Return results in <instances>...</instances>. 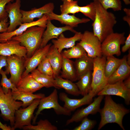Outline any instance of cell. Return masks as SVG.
I'll return each instance as SVG.
<instances>
[{"label":"cell","mask_w":130,"mask_h":130,"mask_svg":"<svg viewBox=\"0 0 130 130\" xmlns=\"http://www.w3.org/2000/svg\"><path fill=\"white\" fill-rule=\"evenodd\" d=\"M61 53L63 57L68 59H78L87 55L84 49L78 43L70 49L62 52Z\"/></svg>","instance_id":"obj_31"},{"label":"cell","mask_w":130,"mask_h":130,"mask_svg":"<svg viewBox=\"0 0 130 130\" xmlns=\"http://www.w3.org/2000/svg\"><path fill=\"white\" fill-rule=\"evenodd\" d=\"M40 99H35L27 107L20 108L15 113L14 123L12 127L13 130L17 128L22 129L26 126L31 125L33 117V113L38 105Z\"/></svg>","instance_id":"obj_9"},{"label":"cell","mask_w":130,"mask_h":130,"mask_svg":"<svg viewBox=\"0 0 130 130\" xmlns=\"http://www.w3.org/2000/svg\"><path fill=\"white\" fill-rule=\"evenodd\" d=\"M13 0H0V22L8 18V14L5 9L6 5Z\"/></svg>","instance_id":"obj_40"},{"label":"cell","mask_w":130,"mask_h":130,"mask_svg":"<svg viewBox=\"0 0 130 130\" xmlns=\"http://www.w3.org/2000/svg\"><path fill=\"white\" fill-rule=\"evenodd\" d=\"M7 57L2 55H0V71L3 67H5L6 68L7 67Z\"/></svg>","instance_id":"obj_43"},{"label":"cell","mask_w":130,"mask_h":130,"mask_svg":"<svg viewBox=\"0 0 130 130\" xmlns=\"http://www.w3.org/2000/svg\"><path fill=\"white\" fill-rule=\"evenodd\" d=\"M124 10L126 15L130 16V9L125 8L124 9Z\"/></svg>","instance_id":"obj_48"},{"label":"cell","mask_w":130,"mask_h":130,"mask_svg":"<svg viewBox=\"0 0 130 130\" xmlns=\"http://www.w3.org/2000/svg\"><path fill=\"white\" fill-rule=\"evenodd\" d=\"M25 60L15 55L7 57V66L5 71L7 74L10 73L9 79L16 86L22 78Z\"/></svg>","instance_id":"obj_10"},{"label":"cell","mask_w":130,"mask_h":130,"mask_svg":"<svg viewBox=\"0 0 130 130\" xmlns=\"http://www.w3.org/2000/svg\"><path fill=\"white\" fill-rule=\"evenodd\" d=\"M96 95L90 90L88 94L82 98L74 99L69 98L65 93L61 92L59 94V98L64 102L63 107L71 112L82 105L90 104L92 102L93 98Z\"/></svg>","instance_id":"obj_16"},{"label":"cell","mask_w":130,"mask_h":130,"mask_svg":"<svg viewBox=\"0 0 130 130\" xmlns=\"http://www.w3.org/2000/svg\"><path fill=\"white\" fill-rule=\"evenodd\" d=\"M51 45V44L50 43L43 47L39 48L31 57L25 59L24 63L25 70L23 73L22 78L28 75L29 73L36 69L42 60L46 57Z\"/></svg>","instance_id":"obj_15"},{"label":"cell","mask_w":130,"mask_h":130,"mask_svg":"<svg viewBox=\"0 0 130 130\" xmlns=\"http://www.w3.org/2000/svg\"><path fill=\"white\" fill-rule=\"evenodd\" d=\"M22 102L17 101L14 99L11 89L7 93H5L0 84V116L5 120L10 121L12 127L14 123L15 112L22 106Z\"/></svg>","instance_id":"obj_4"},{"label":"cell","mask_w":130,"mask_h":130,"mask_svg":"<svg viewBox=\"0 0 130 130\" xmlns=\"http://www.w3.org/2000/svg\"><path fill=\"white\" fill-rule=\"evenodd\" d=\"M74 64L78 80L83 75L92 70L93 59L89 57L87 54L76 59Z\"/></svg>","instance_id":"obj_25"},{"label":"cell","mask_w":130,"mask_h":130,"mask_svg":"<svg viewBox=\"0 0 130 130\" xmlns=\"http://www.w3.org/2000/svg\"><path fill=\"white\" fill-rule=\"evenodd\" d=\"M130 111L129 109L123 105L115 102L110 95H105L104 107L99 112L101 120L98 130L100 129L107 124L115 123L118 124L123 130H125L123 124V120L124 116Z\"/></svg>","instance_id":"obj_2"},{"label":"cell","mask_w":130,"mask_h":130,"mask_svg":"<svg viewBox=\"0 0 130 130\" xmlns=\"http://www.w3.org/2000/svg\"><path fill=\"white\" fill-rule=\"evenodd\" d=\"M124 35V32H113L108 35L101 43L102 56L106 57L114 55L120 56V46L124 44L126 39Z\"/></svg>","instance_id":"obj_7"},{"label":"cell","mask_w":130,"mask_h":130,"mask_svg":"<svg viewBox=\"0 0 130 130\" xmlns=\"http://www.w3.org/2000/svg\"><path fill=\"white\" fill-rule=\"evenodd\" d=\"M46 57L52 68L54 78L59 76L63 58L61 53L53 45L50 46Z\"/></svg>","instance_id":"obj_22"},{"label":"cell","mask_w":130,"mask_h":130,"mask_svg":"<svg viewBox=\"0 0 130 130\" xmlns=\"http://www.w3.org/2000/svg\"><path fill=\"white\" fill-rule=\"evenodd\" d=\"M96 8L95 17L92 24L94 34L102 43L109 35L114 32L117 21L116 16L108 12L97 0H93Z\"/></svg>","instance_id":"obj_1"},{"label":"cell","mask_w":130,"mask_h":130,"mask_svg":"<svg viewBox=\"0 0 130 130\" xmlns=\"http://www.w3.org/2000/svg\"><path fill=\"white\" fill-rule=\"evenodd\" d=\"M45 29L37 26H31L22 34L14 36L11 39L17 41L25 47L27 58H29L40 48Z\"/></svg>","instance_id":"obj_3"},{"label":"cell","mask_w":130,"mask_h":130,"mask_svg":"<svg viewBox=\"0 0 130 130\" xmlns=\"http://www.w3.org/2000/svg\"><path fill=\"white\" fill-rule=\"evenodd\" d=\"M62 0V1H63L64 0Z\"/></svg>","instance_id":"obj_50"},{"label":"cell","mask_w":130,"mask_h":130,"mask_svg":"<svg viewBox=\"0 0 130 130\" xmlns=\"http://www.w3.org/2000/svg\"><path fill=\"white\" fill-rule=\"evenodd\" d=\"M36 125L31 124L24 126L22 129L24 130H57V127L53 125L47 120L41 119L37 123Z\"/></svg>","instance_id":"obj_34"},{"label":"cell","mask_w":130,"mask_h":130,"mask_svg":"<svg viewBox=\"0 0 130 130\" xmlns=\"http://www.w3.org/2000/svg\"><path fill=\"white\" fill-rule=\"evenodd\" d=\"M54 7V4L50 2L40 8H34L29 11L21 10L22 15V23L32 22L35 18L40 19L45 14L53 12Z\"/></svg>","instance_id":"obj_19"},{"label":"cell","mask_w":130,"mask_h":130,"mask_svg":"<svg viewBox=\"0 0 130 130\" xmlns=\"http://www.w3.org/2000/svg\"><path fill=\"white\" fill-rule=\"evenodd\" d=\"M125 79L124 84L125 86L127 88L130 89V77L129 76Z\"/></svg>","instance_id":"obj_45"},{"label":"cell","mask_w":130,"mask_h":130,"mask_svg":"<svg viewBox=\"0 0 130 130\" xmlns=\"http://www.w3.org/2000/svg\"><path fill=\"white\" fill-rule=\"evenodd\" d=\"M0 129L3 130H13L12 127L10 126H7L6 124H3L0 121Z\"/></svg>","instance_id":"obj_44"},{"label":"cell","mask_w":130,"mask_h":130,"mask_svg":"<svg viewBox=\"0 0 130 130\" xmlns=\"http://www.w3.org/2000/svg\"><path fill=\"white\" fill-rule=\"evenodd\" d=\"M0 74L2 77L0 84L4 93H7L10 89L12 91H17L16 86L7 78L6 71H4L2 69L0 71Z\"/></svg>","instance_id":"obj_35"},{"label":"cell","mask_w":130,"mask_h":130,"mask_svg":"<svg viewBox=\"0 0 130 130\" xmlns=\"http://www.w3.org/2000/svg\"><path fill=\"white\" fill-rule=\"evenodd\" d=\"M106 59L105 72L106 77L108 79L118 67L122 58H118L112 55L106 57Z\"/></svg>","instance_id":"obj_32"},{"label":"cell","mask_w":130,"mask_h":130,"mask_svg":"<svg viewBox=\"0 0 130 130\" xmlns=\"http://www.w3.org/2000/svg\"><path fill=\"white\" fill-rule=\"evenodd\" d=\"M106 59L103 56L93 58L91 91L96 95L108 84L105 72Z\"/></svg>","instance_id":"obj_5"},{"label":"cell","mask_w":130,"mask_h":130,"mask_svg":"<svg viewBox=\"0 0 130 130\" xmlns=\"http://www.w3.org/2000/svg\"><path fill=\"white\" fill-rule=\"evenodd\" d=\"M48 20L47 14H45L41 18L36 21L30 22L22 23L18 28L12 32L0 33V43H4L11 39L13 37L22 34L28 28L31 26H37L46 28Z\"/></svg>","instance_id":"obj_12"},{"label":"cell","mask_w":130,"mask_h":130,"mask_svg":"<svg viewBox=\"0 0 130 130\" xmlns=\"http://www.w3.org/2000/svg\"><path fill=\"white\" fill-rule=\"evenodd\" d=\"M126 61L128 64L130 65V49L128 54L126 55Z\"/></svg>","instance_id":"obj_47"},{"label":"cell","mask_w":130,"mask_h":130,"mask_svg":"<svg viewBox=\"0 0 130 130\" xmlns=\"http://www.w3.org/2000/svg\"><path fill=\"white\" fill-rule=\"evenodd\" d=\"M124 20L130 26V16L126 15L124 16L123 18Z\"/></svg>","instance_id":"obj_46"},{"label":"cell","mask_w":130,"mask_h":130,"mask_svg":"<svg viewBox=\"0 0 130 130\" xmlns=\"http://www.w3.org/2000/svg\"><path fill=\"white\" fill-rule=\"evenodd\" d=\"M61 69L62 78L72 82L78 80L74 62L70 59L63 57Z\"/></svg>","instance_id":"obj_28"},{"label":"cell","mask_w":130,"mask_h":130,"mask_svg":"<svg viewBox=\"0 0 130 130\" xmlns=\"http://www.w3.org/2000/svg\"><path fill=\"white\" fill-rule=\"evenodd\" d=\"M47 14L48 20H57L62 24L72 28L77 27L80 24L86 23L90 21L89 19L84 18L80 19L76 17L74 15H69L66 14L58 15L53 12Z\"/></svg>","instance_id":"obj_20"},{"label":"cell","mask_w":130,"mask_h":130,"mask_svg":"<svg viewBox=\"0 0 130 130\" xmlns=\"http://www.w3.org/2000/svg\"><path fill=\"white\" fill-rule=\"evenodd\" d=\"M20 0H16L13 3L10 2L5 7V9L10 20L7 32H10L15 30L22 23V15L21 12Z\"/></svg>","instance_id":"obj_14"},{"label":"cell","mask_w":130,"mask_h":130,"mask_svg":"<svg viewBox=\"0 0 130 130\" xmlns=\"http://www.w3.org/2000/svg\"><path fill=\"white\" fill-rule=\"evenodd\" d=\"M54 79L56 89H63L68 93L74 96H78L80 94L76 85L73 82L59 76L55 77Z\"/></svg>","instance_id":"obj_26"},{"label":"cell","mask_w":130,"mask_h":130,"mask_svg":"<svg viewBox=\"0 0 130 130\" xmlns=\"http://www.w3.org/2000/svg\"><path fill=\"white\" fill-rule=\"evenodd\" d=\"M75 83L80 92L83 96L89 93L91 90L92 80V72L89 71L81 76Z\"/></svg>","instance_id":"obj_29"},{"label":"cell","mask_w":130,"mask_h":130,"mask_svg":"<svg viewBox=\"0 0 130 130\" xmlns=\"http://www.w3.org/2000/svg\"><path fill=\"white\" fill-rule=\"evenodd\" d=\"M37 69L42 73L53 77L52 68L46 57L38 65Z\"/></svg>","instance_id":"obj_38"},{"label":"cell","mask_w":130,"mask_h":130,"mask_svg":"<svg viewBox=\"0 0 130 130\" xmlns=\"http://www.w3.org/2000/svg\"><path fill=\"white\" fill-rule=\"evenodd\" d=\"M8 18L0 22V33L7 32L9 24V23L8 22Z\"/></svg>","instance_id":"obj_41"},{"label":"cell","mask_w":130,"mask_h":130,"mask_svg":"<svg viewBox=\"0 0 130 130\" xmlns=\"http://www.w3.org/2000/svg\"><path fill=\"white\" fill-rule=\"evenodd\" d=\"M26 54L25 47L17 41L11 39L4 43H0V56L7 57L15 55L26 59Z\"/></svg>","instance_id":"obj_17"},{"label":"cell","mask_w":130,"mask_h":130,"mask_svg":"<svg viewBox=\"0 0 130 130\" xmlns=\"http://www.w3.org/2000/svg\"><path fill=\"white\" fill-rule=\"evenodd\" d=\"M16 87L17 91L33 93L44 87L28 74L22 78Z\"/></svg>","instance_id":"obj_24"},{"label":"cell","mask_w":130,"mask_h":130,"mask_svg":"<svg viewBox=\"0 0 130 130\" xmlns=\"http://www.w3.org/2000/svg\"><path fill=\"white\" fill-rule=\"evenodd\" d=\"M12 94L14 100L22 101V106L23 108L29 105L35 99H41L45 97V94L42 93L34 94L32 93L18 91H12Z\"/></svg>","instance_id":"obj_27"},{"label":"cell","mask_w":130,"mask_h":130,"mask_svg":"<svg viewBox=\"0 0 130 130\" xmlns=\"http://www.w3.org/2000/svg\"><path fill=\"white\" fill-rule=\"evenodd\" d=\"M80 12L88 17L93 21L95 19L96 13V8L93 1L89 4L84 6L79 7Z\"/></svg>","instance_id":"obj_36"},{"label":"cell","mask_w":130,"mask_h":130,"mask_svg":"<svg viewBox=\"0 0 130 130\" xmlns=\"http://www.w3.org/2000/svg\"><path fill=\"white\" fill-rule=\"evenodd\" d=\"M126 5H128L130 4V1L129 0H123Z\"/></svg>","instance_id":"obj_49"},{"label":"cell","mask_w":130,"mask_h":130,"mask_svg":"<svg viewBox=\"0 0 130 130\" xmlns=\"http://www.w3.org/2000/svg\"><path fill=\"white\" fill-rule=\"evenodd\" d=\"M46 28V29L43 34L40 48L45 46L50 40L55 38L57 39L61 33L65 31H70L74 33L77 32L73 28L68 26L57 27L49 20H47Z\"/></svg>","instance_id":"obj_18"},{"label":"cell","mask_w":130,"mask_h":130,"mask_svg":"<svg viewBox=\"0 0 130 130\" xmlns=\"http://www.w3.org/2000/svg\"><path fill=\"white\" fill-rule=\"evenodd\" d=\"M29 74L44 87L47 88L54 87L55 88L54 79L53 77L42 73L37 69L33 70Z\"/></svg>","instance_id":"obj_30"},{"label":"cell","mask_w":130,"mask_h":130,"mask_svg":"<svg viewBox=\"0 0 130 130\" xmlns=\"http://www.w3.org/2000/svg\"><path fill=\"white\" fill-rule=\"evenodd\" d=\"M60 6L61 14H72L74 15L80 12L78 1L73 0H64Z\"/></svg>","instance_id":"obj_33"},{"label":"cell","mask_w":130,"mask_h":130,"mask_svg":"<svg viewBox=\"0 0 130 130\" xmlns=\"http://www.w3.org/2000/svg\"><path fill=\"white\" fill-rule=\"evenodd\" d=\"M130 65L127 63L126 55H125L118 67L108 79V84H113L123 81L130 76Z\"/></svg>","instance_id":"obj_23"},{"label":"cell","mask_w":130,"mask_h":130,"mask_svg":"<svg viewBox=\"0 0 130 130\" xmlns=\"http://www.w3.org/2000/svg\"><path fill=\"white\" fill-rule=\"evenodd\" d=\"M124 45L122 47V51L123 52H125L130 48V33L126 39L125 41Z\"/></svg>","instance_id":"obj_42"},{"label":"cell","mask_w":130,"mask_h":130,"mask_svg":"<svg viewBox=\"0 0 130 130\" xmlns=\"http://www.w3.org/2000/svg\"><path fill=\"white\" fill-rule=\"evenodd\" d=\"M78 43L83 47L89 57L93 59L102 56L101 43L93 32L85 31Z\"/></svg>","instance_id":"obj_8"},{"label":"cell","mask_w":130,"mask_h":130,"mask_svg":"<svg viewBox=\"0 0 130 130\" xmlns=\"http://www.w3.org/2000/svg\"><path fill=\"white\" fill-rule=\"evenodd\" d=\"M97 0L107 10L111 8L116 11H120L122 9V3L120 0Z\"/></svg>","instance_id":"obj_37"},{"label":"cell","mask_w":130,"mask_h":130,"mask_svg":"<svg viewBox=\"0 0 130 130\" xmlns=\"http://www.w3.org/2000/svg\"><path fill=\"white\" fill-rule=\"evenodd\" d=\"M98 96L115 95L124 98L126 104L130 103V89L124 85L123 81H120L113 84H107L97 94Z\"/></svg>","instance_id":"obj_11"},{"label":"cell","mask_w":130,"mask_h":130,"mask_svg":"<svg viewBox=\"0 0 130 130\" xmlns=\"http://www.w3.org/2000/svg\"><path fill=\"white\" fill-rule=\"evenodd\" d=\"M104 96V95L98 96L87 107L77 110L70 118L67 121L66 125L73 122H79L90 114H94L99 112L100 104Z\"/></svg>","instance_id":"obj_13"},{"label":"cell","mask_w":130,"mask_h":130,"mask_svg":"<svg viewBox=\"0 0 130 130\" xmlns=\"http://www.w3.org/2000/svg\"><path fill=\"white\" fill-rule=\"evenodd\" d=\"M81 123L75 127L73 130H90L93 129L96 124V121L88 118L87 117L82 120Z\"/></svg>","instance_id":"obj_39"},{"label":"cell","mask_w":130,"mask_h":130,"mask_svg":"<svg viewBox=\"0 0 130 130\" xmlns=\"http://www.w3.org/2000/svg\"><path fill=\"white\" fill-rule=\"evenodd\" d=\"M82 34L81 32H77L73 36L67 38L62 33L56 39H52V42L59 52L61 53L64 49L71 48L75 45L76 41H80Z\"/></svg>","instance_id":"obj_21"},{"label":"cell","mask_w":130,"mask_h":130,"mask_svg":"<svg viewBox=\"0 0 130 130\" xmlns=\"http://www.w3.org/2000/svg\"><path fill=\"white\" fill-rule=\"evenodd\" d=\"M38 106V110L32 119L33 124H35L38 115L43 110L45 109L52 108L56 114L58 115L70 116L71 114V112L61 106L59 104L58 91L56 88L49 96H45L41 99Z\"/></svg>","instance_id":"obj_6"}]
</instances>
